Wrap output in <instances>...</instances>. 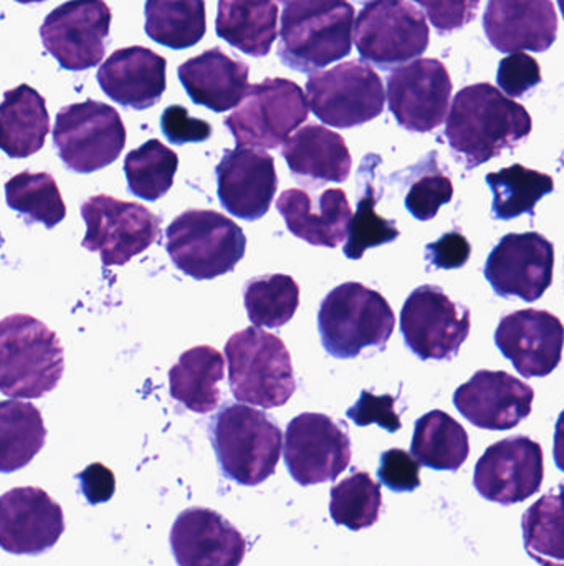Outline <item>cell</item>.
I'll return each instance as SVG.
<instances>
[{
    "mask_svg": "<svg viewBox=\"0 0 564 566\" xmlns=\"http://www.w3.org/2000/svg\"><path fill=\"white\" fill-rule=\"evenodd\" d=\"M53 145L70 171L89 175L119 158L126 146L125 123L106 103H73L56 115Z\"/></svg>",
    "mask_w": 564,
    "mask_h": 566,
    "instance_id": "9c48e42d",
    "label": "cell"
},
{
    "mask_svg": "<svg viewBox=\"0 0 564 566\" xmlns=\"http://www.w3.org/2000/svg\"><path fill=\"white\" fill-rule=\"evenodd\" d=\"M560 9H562L563 17H564V0H558Z\"/></svg>",
    "mask_w": 564,
    "mask_h": 566,
    "instance_id": "f5cc1de1",
    "label": "cell"
},
{
    "mask_svg": "<svg viewBox=\"0 0 564 566\" xmlns=\"http://www.w3.org/2000/svg\"><path fill=\"white\" fill-rule=\"evenodd\" d=\"M277 209L295 238L317 248L343 244L353 219L343 189H327L318 199L304 189H287L278 198Z\"/></svg>",
    "mask_w": 564,
    "mask_h": 566,
    "instance_id": "484cf974",
    "label": "cell"
},
{
    "mask_svg": "<svg viewBox=\"0 0 564 566\" xmlns=\"http://www.w3.org/2000/svg\"><path fill=\"white\" fill-rule=\"evenodd\" d=\"M526 554L540 566H564V485L523 514Z\"/></svg>",
    "mask_w": 564,
    "mask_h": 566,
    "instance_id": "d590c367",
    "label": "cell"
},
{
    "mask_svg": "<svg viewBox=\"0 0 564 566\" xmlns=\"http://www.w3.org/2000/svg\"><path fill=\"white\" fill-rule=\"evenodd\" d=\"M86 235L82 245L98 252L105 268L126 265L155 244L161 232V219L148 208L99 195L82 205Z\"/></svg>",
    "mask_w": 564,
    "mask_h": 566,
    "instance_id": "7c38bea8",
    "label": "cell"
},
{
    "mask_svg": "<svg viewBox=\"0 0 564 566\" xmlns=\"http://www.w3.org/2000/svg\"><path fill=\"white\" fill-rule=\"evenodd\" d=\"M169 541L179 566H241L247 554L244 535L211 509L181 512Z\"/></svg>",
    "mask_w": 564,
    "mask_h": 566,
    "instance_id": "603a6c76",
    "label": "cell"
},
{
    "mask_svg": "<svg viewBox=\"0 0 564 566\" xmlns=\"http://www.w3.org/2000/svg\"><path fill=\"white\" fill-rule=\"evenodd\" d=\"M555 248L539 232L509 234L487 259L486 274L497 295L536 302L552 286Z\"/></svg>",
    "mask_w": 564,
    "mask_h": 566,
    "instance_id": "ac0fdd59",
    "label": "cell"
},
{
    "mask_svg": "<svg viewBox=\"0 0 564 566\" xmlns=\"http://www.w3.org/2000/svg\"><path fill=\"white\" fill-rule=\"evenodd\" d=\"M248 72L247 63L214 46L182 63L178 75L195 105L224 113L241 105L247 95Z\"/></svg>",
    "mask_w": 564,
    "mask_h": 566,
    "instance_id": "4316f807",
    "label": "cell"
},
{
    "mask_svg": "<svg viewBox=\"0 0 564 566\" xmlns=\"http://www.w3.org/2000/svg\"><path fill=\"white\" fill-rule=\"evenodd\" d=\"M245 249L244 231L221 212L191 209L166 231V251L172 264L195 281H212L234 271Z\"/></svg>",
    "mask_w": 564,
    "mask_h": 566,
    "instance_id": "52a82bcc",
    "label": "cell"
},
{
    "mask_svg": "<svg viewBox=\"0 0 564 566\" xmlns=\"http://www.w3.org/2000/svg\"><path fill=\"white\" fill-rule=\"evenodd\" d=\"M396 326L387 300L363 283H341L318 310V332L328 355L338 359L360 356L366 348L383 352Z\"/></svg>",
    "mask_w": 564,
    "mask_h": 566,
    "instance_id": "277c9868",
    "label": "cell"
},
{
    "mask_svg": "<svg viewBox=\"0 0 564 566\" xmlns=\"http://www.w3.org/2000/svg\"><path fill=\"white\" fill-rule=\"evenodd\" d=\"M347 416L361 428L377 424L387 432H397L403 428V422L396 412V398L390 395L376 396L373 392L363 391L357 405L348 409Z\"/></svg>",
    "mask_w": 564,
    "mask_h": 566,
    "instance_id": "ee69618b",
    "label": "cell"
},
{
    "mask_svg": "<svg viewBox=\"0 0 564 566\" xmlns=\"http://www.w3.org/2000/svg\"><path fill=\"white\" fill-rule=\"evenodd\" d=\"M377 192L371 182L358 201L357 214L351 219L343 252L351 261H360L368 249L391 244L400 238V229L376 212Z\"/></svg>",
    "mask_w": 564,
    "mask_h": 566,
    "instance_id": "60d3db41",
    "label": "cell"
},
{
    "mask_svg": "<svg viewBox=\"0 0 564 566\" xmlns=\"http://www.w3.org/2000/svg\"><path fill=\"white\" fill-rule=\"evenodd\" d=\"M161 129L172 145L204 143L212 136V126L204 119L192 118L188 108L172 105L161 116Z\"/></svg>",
    "mask_w": 564,
    "mask_h": 566,
    "instance_id": "7dc6e473",
    "label": "cell"
},
{
    "mask_svg": "<svg viewBox=\"0 0 564 566\" xmlns=\"http://www.w3.org/2000/svg\"><path fill=\"white\" fill-rule=\"evenodd\" d=\"M215 32L247 55L267 56L278 36L275 0H219Z\"/></svg>",
    "mask_w": 564,
    "mask_h": 566,
    "instance_id": "f1b7e54d",
    "label": "cell"
},
{
    "mask_svg": "<svg viewBox=\"0 0 564 566\" xmlns=\"http://www.w3.org/2000/svg\"><path fill=\"white\" fill-rule=\"evenodd\" d=\"M545 478V459L539 442L513 436L490 446L473 472V488L486 501L515 505L533 497Z\"/></svg>",
    "mask_w": 564,
    "mask_h": 566,
    "instance_id": "e0dca14e",
    "label": "cell"
},
{
    "mask_svg": "<svg viewBox=\"0 0 564 566\" xmlns=\"http://www.w3.org/2000/svg\"><path fill=\"white\" fill-rule=\"evenodd\" d=\"M224 356L214 346L201 345L182 353L169 371V391L189 411L207 415L221 402L217 385L224 379Z\"/></svg>",
    "mask_w": 564,
    "mask_h": 566,
    "instance_id": "4dcf8cb0",
    "label": "cell"
},
{
    "mask_svg": "<svg viewBox=\"0 0 564 566\" xmlns=\"http://www.w3.org/2000/svg\"><path fill=\"white\" fill-rule=\"evenodd\" d=\"M454 198V185L449 176L439 169L426 172L413 182L404 205L417 221H430L436 218L444 205H449Z\"/></svg>",
    "mask_w": 564,
    "mask_h": 566,
    "instance_id": "b9f144b4",
    "label": "cell"
},
{
    "mask_svg": "<svg viewBox=\"0 0 564 566\" xmlns=\"http://www.w3.org/2000/svg\"><path fill=\"white\" fill-rule=\"evenodd\" d=\"M217 195L228 214L258 221L270 211L278 189L275 161L268 153L237 146L227 149L215 168Z\"/></svg>",
    "mask_w": 564,
    "mask_h": 566,
    "instance_id": "7402d4cb",
    "label": "cell"
},
{
    "mask_svg": "<svg viewBox=\"0 0 564 566\" xmlns=\"http://www.w3.org/2000/svg\"><path fill=\"white\" fill-rule=\"evenodd\" d=\"M79 485H82L83 495L92 505L108 502L115 494L116 481L115 474L106 465L92 464L78 475Z\"/></svg>",
    "mask_w": 564,
    "mask_h": 566,
    "instance_id": "681fc988",
    "label": "cell"
},
{
    "mask_svg": "<svg viewBox=\"0 0 564 566\" xmlns=\"http://www.w3.org/2000/svg\"><path fill=\"white\" fill-rule=\"evenodd\" d=\"M46 429L42 415L30 402L3 401L0 406V471H19L33 461L45 446Z\"/></svg>",
    "mask_w": 564,
    "mask_h": 566,
    "instance_id": "836d02e7",
    "label": "cell"
},
{
    "mask_svg": "<svg viewBox=\"0 0 564 566\" xmlns=\"http://www.w3.org/2000/svg\"><path fill=\"white\" fill-rule=\"evenodd\" d=\"M284 458L291 478L304 488L334 481L350 465V436L328 416L304 412L288 424Z\"/></svg>",
    "mask_w": 564,
    "mask_h": 566,
    "instance_id": "9a60e30c",
    "label": "cell"
},
{
    "mask_svg": "<svg viewBox=\"0 0 564 566\" xmlns=\"http://www.w3.org/2000/svg\"><path fill=\"white\" fill-rule=\"evenodd\" d=\"M310 115L304 90L285 78H267L248 88L234 113L225 118L237 146L275 149L290 139Z\"/></svg>",
    "mask_w": 564,
    "mask_h": 566,
    "instance_id": "ba28073f",
    "label": "cell"
},
{
    "mask_svg": "<svg viewBox=\"0 0 564 566\" xmlns=\"http://www.w3.org/2000/svg\"><path fill=\"white\" fill-rule=\"evenodd\" d=\"M65 532L62 507L40 488H17L0 499V545L13 555H42Z\"/></svg>",
    "mask_w": 564,
    "mask_h": 566,
    "instance_id": "44dd1931",
    "label": "cell"
},
{
    "mask_svg": "<svg viewBox=\"0 0 564 566\" xmlns=\"http://www.w3.org/2000/svg\"><path fill=\"white\" fill-rule=\"evenodd\" d=\"M278 2H288V0H278Z\"/></svg>",
    "mask_w": 564,
    "mask_h": 566,
    "instance_id": "db71d44e",
    "label": "cell"
},
{
    "mask_svg": "<svg viewBox=\"0 0 564 566\" xmlns=\"http://www.w3.org/2000/svg\"><path fill=\"white\" fill-rule=\"evenodd\" d=\"M10 209L25 218L26 224L42 222L46 229L56 228L66 218V206L58 185L49 172H20L6 185Z\"/></svg>",
    "mask_w": 564,
    "mask_h": 566,
    "instance_id": "8d00e7d4",
    "label": "cell"
},
{
    "mask_svg": "<svg viewBox=\"0 0 564 566\" xmlns=\"http://www.w3.org/2000/svg\"><path fill=\"white\" fill-rule=\"evenodd\" d=\"M211 441L225 478L255 488L275 474L284 434L264 411L234 402L212 419Z\"/></svg>",
    "mask_w": 564,
    "mask_h": 566,
    "instance_id": "3957f363",
    "label": "cell"
},
{
    "mask_svg": "<svg viewBox=\"0 0 564 566\" xmlns=\"http://www.w3.org/2000/svg\"><path fill=\"white\" fill-rule=\"evenodd\" d=\"M496 345L523 378H545L562 361L564 325L545 310H520L500 319Z\"/></svg>",
    "mask_w": 564,
    "mask_h": 566,
    "instance_id": "d6986e66",
    "label": "cell"
},
{
    "mask_svg": "<svg viewBox=\"0 0 564 566\" xmlns=\"http://www.w3.org/2000/svg\"><path fill=\"white\" fill-rule=\"evenodd\" d=\"M381 507V485L368 472H354L331 489V518L350 531L373 527L380 521Z\"/></svg>",
    "mask_w": 564,
    "mask_h": 566,
    "instance_id": "ab89813d",
    "label": "cell"
},
{
    "mask_svg": "<svg viewBox=\"0 0 564 566\" xmlns=\"http://www.w3.org/2000/svg\"><path fill=\"white\" fill-rule=\"evenodd\" d=\"M65 356L58 336L30 315H10L0 329V389L13 399H36L58 386Z\"/></svg>",
    "mask_w": 564,
    "mask_h": 566,
    "instance_id": "5b68a950",
    "label": "cell"
},
{
    "mask_svg": "<svg viewBox=\"0 0 564 566\" xmlns=\"http://www.w3.org/2000/svg\"><path fill=\"white\" fill-rule=\"evenodd\" d=\"M439 32L464 29L476 19L480 0H414Z\"/></svg>",
    "mask_w": 564,
    "mask_h": 566,
    "instance_id": "bcb514c9",
    "label": "cell"
},
{
    "mask_svg": "<svg viewBox=\"0 0 564 566\" xmlns=\"http://www.w3.org/2000/svg\"><path fill=\"white\" fill-rule=\"evenodd\" d=\"M228 385L238 402L280 408L297 389L287 346L258 326L234 333L225 343Z\"/></svg>",
    "mask_w": 564,
    "mask_h": 566,
    "instance_id": "8992f818",
    "label": "cell"
},
{
    "mask_svg": "<svg viewBox=\"0 0 564 566\" xmlns=\"http://www.w3.org/2000/svg\"><path fill=\"white\" fill-rule=\"evenodd\" d=\"M411 454L434 471L456 472L469 458V436L453 416L436 409L417 419Z\"/></svg>",
    "mask_w": 564,
    "mask_h": 566,
    "instance_id": "1f68e13d",
    "label": "cell"
},
{
    "mask_svg": "<svg viewBox=\"0 0 564 566\" xmlns=\"http://www.w3.org/2000/svg\"><path fill=\"white\" fill-rule=\"evenodd\" d=\"M535 391L506 371H477L457 388L454 405L476 428L509 431L532 415Z\"/></svg>",
    "mask_w": 564,
    "mask_h": 566,
    "instance_id": "ffe728a7",
    "label": "cell"
},
{
    "mask_svg": "<svg viewBox=\"0 0 564 566\" xmlns=\"http://www.w3.org/2000/svg\"><path fill=\"white\" fill-rule=\"evenodd\" d=\"M483 30L499 52H546L558 35V15L552 0H489Z\"/></svg>",
    "mask_w": 564,
    "mask_h": 566,
    "instance_id": "cb8c5ba5",
    "label": "cell"
},
{
    "mask_svg": "<svg viewBox=\"0 0 564 566\" xmlns=\"http://www.w3.org/2000/svg\"><path fill=\"white\" fill-rule=\"evenodd\" d=\"M470 254H472V245L459 231L447 232L439 241L426 248V259L429 264L443 271L464 268L469 262Z\"/></svg>",
    "mask_w": 564,
    "mask_h": 566,
    "instance_id": "c3c4849f",
    "label": "cell"
},
{
    "mask_svg": "<svg viewBox=\"0 0 564 566\" xmlns=\"http://www.w3.org/2000/svg\"><path fill=\"white\" fill-rule=\"evenodd\" d=\"M111 19L103 0H70L45 17L40 39L62 69L83 72L105 56Z\"/></svg>",
    "mask_w": 564,
    "mask_h": 566,
    "instance_id": "5bb4252c",
    "label": "cell"
},
{
    "mask_svg": "<svg viewBox=\"0 0 564 566\" xmlns=\"http://www.w3.org/2000/svg\"><path fill=\"white\" fill-rule=\"evenodd\" d=\"M178 168V155L159 139H149L126 156L125 175L129 191L145 201H158L174 185Z\"/></svg>",
    "mask_w": 564,
    "mask_h": 566,
    "instance_id": "74e56055",
    "label": "cell"
},
{
    "mask_svg": "<svg viewBox=\"0 0 564 566\" xmlns=\"http://www.w3.org/2000/svg\"><path fill=\"white\" fill-rule=\"evenodd\" d=\"M291 175L298 182H344L350 178V149L343 136L321 125H307L298 129L281 149Z\"/></svg>",
    "mask_w": 564,
    "mask_h": 566,
    "instance_id": "83f0119b",
    "label": "cell"
},
{
    "mask_svg": "<svg viewBox=\"0 0 564 566\" xmlns=\"http://www.w3.org/2000/svg\"><path fill=\"white\" fill-rule=\"evenodd\" d=\"M470 310L453 302L437 286L424 285L407 296L401 332L407 348L421 359H453L470 335Z\"/></svg>",
    "mask_w": 564,
    "mask_h": 566,
    "instance_id": "4fadbf2b",
    "label": "cell"
},
{
    "mask_svg": "<svg viewBox=\"0 0 564 566\" xmlns=\"http://www.w3.org/2000/svg\"><path fill=\"white\" fill-rule=\"evenodd\" d=\"M244 303L255 326L280 328L300 306V286L290 275H262L245 285Z\"/></svg>",
    "mask_w": 564,
    "mask_h": 566,
    "instance_id": "f35d334b",
    "label": "cell"
},
{
    "mask_svg": "<svg viewBox=\"0 0 564 566\" xmlns=\"http://www.w3.org/2000/svg\"><path fill=\"white\" fill-rule=\"evenodd\" d=\"M486 181L493 192V216L500 221H512L523 214L535 216L536 205L555 189L552 176L523 165L489 172Z\"/></svg>",
    "mask_w": 564,
    "mask_h": 566,
    "instance_id": "e575fe53",
    "label": "cell"
},
{
    "mask_svg": "<svg viewBox=\"0 0 564 566\" xmlns=\"http://www.w3.org/2000/svg\"><path fill=\"white\" fill-rule=\"evenodd\" d=\"M15 2H20V3H39V2H45V0H15Z\"/></svg>",
    "mask_w": 564,
    "mask_h": 566,
    "instance_id": "816d5d0a",
    "label": "cell"
},
{
    "mask_svg": "<svg viewBox=\"0 0 564 566\" xmlns=\"http://www.w3.org/2000/svg\"><path fill=\"white\" fill-rule=\"evenodd\" d=\"M354 17L348 0H291L281 12L278 56L300 73L344 59L353 46Z\"/></svg>",
    "mask_w": 564,
    "mask_h": 566,
    "instance_id": "7a4b0ae2",
    "label": "cell"
},
{
    "mask_svg": "<svg viewBox=\"0 0 564 566\" xmlns=\"http://www.w3.org/2000/svg\"><path fill=\"white\" fill-rule=\"evenodd\" d=\"M311 112L333 128H354L373 122L384 112L383 80L366 63L351 60L324 72L311 73L307 82Z\"/></svg>",
    "mask_w": 564,
    "mask_h": 566,
    "instance_id": "30bf717a",
    "label": "cell"
},
{
    "mask_svg": "<svg viewBox=\"0 0 564 566\" xmlns=\"http://www.w3.org/2000/svg\"><path fill=\"white\" fill-rule=\"evenodd\" d=\"M164 56L146 46H126L116 50L99 66V86L106 96L126 108H152L166 92Z\"/></svg>",
    "mask_w": 564,
    "mask_h": 566,
    "instance_id": "d4e9b609",
    "label": "cell"
},
{
    "mask_svg": "<svg viewBox=\"0 0 564 566\" xmlns=\"http://www.w3.org/2000/svg\"><path fill=\"white\" fill-rule=\"evenodd\" d=\"M2 149L15 159L29 158L45 146L50 133V116L45 98L32 86L9 90L0 108Z\"/></svg>",
    "mask_w": 564,
    "mask_h": 566,
    "instance_id": "f546056e",
    "label": "cell"
},
{
    "mask_svg": "<svg viewBox=\"0 0 564 566\" xmlns=\"http://www.w3.org/2000/svg\"><path fill=\"white\" fill-rule=\"evenodd\" d=\"M497 83L507 96L520 98L542 83V69L529 53H510L500 62Z\"/></svg>",
    "mask_w": 564,
    "mask_h": 566,
    "instance_id": "7bdbcfd3",
    "label": "cell"
},
{
    "mask_svg": "<svg viewBox=\"0 0 564 566\" xmlns=\"http://www.w3.org/2000/svg\"><path fill=\"white\" fill-rule=\"evenodd\" d=\"M453 80L440 60L419 59L397 66L387 78L391 112L407 132L439 128L449 113Z\"/></svg>",
    "mask_w": 564,
    "mask_h": 566,
    "instance_id": "2e32d148",
    "label": "cell"
},
{
    "mask_svg": "<svg viewBox=\"0 0 564 566\" xmlns=\"http://www.w3.org/2000/svg\"><path fill=\"white\" fill-rule=\"evenodd\" d=\"M532 128L525 106L490 83H477L460 90L454 98L446 138L466 169H476L506 149L517 148Z\"/></svg>",
    "mask_w": 564,
    "mask_h": 566,
    "instance_id": "6da1fadb",
    "label": "cell"
},
{
    "mask_svg": "<svg viewBox=\"0 0 564 566\" xmlns=\"http://www.w3.org/2000/svg\"><path fill=\"white\" fill-rule=\"evenodd\" d=\"M553 458L560 471L564 472V411L556 421L555 429V448H553Z\"/></svg>",
    "mask_w": 564,
    "mask_h": 566,
    "instance_id": "f907efd6",
    "label": "cell"
},
{
    "mask_svg": "<svg viewBox=\"0 0 564 566\" xmlns=\"http://www.w3.org/2000/svg\"><path fill=\"white\" fill-rule=\"evenodd\" d=\"M146 35L172 50L191 49L204 39V0H146Z\"/></svg>",
    "mask_w": 564,
    "mask_h": 566,
    "instance_id": "d6a6232c",
    "label": "cell"
},
{
    "mask_svg": "<svg viewBox=\"0 0 564 566\" xmlns=\"http://www.w3.org/2000/svg\"><path fill=\"white\" fill-rule=\"evenodd\" d=\"M429 36L426 15L407 0H373L354 23L358 52L384 70L423 55Z\"/></svg>",
    "mask_w": 564,
    "mask_h": 566,
    "instance_id": "8fae6325",
    "label": "cell"
},
{
    "mask_svg": "<svg viewBox=\"0 0 564 566\" xmlns=\"http://www.w3.org/2000/svg\"><path fill=\"white\" fill-rule=\"evenodd\" d=\"M377 475L393 492H414L421 488V462L403 449H390L381 455Z\"/></svg>",
    "mask_w": 564,
    "mask_h": 566,
    "instance_id": "f6af8a7d",
    "label": "cell"
}]
</instances>
